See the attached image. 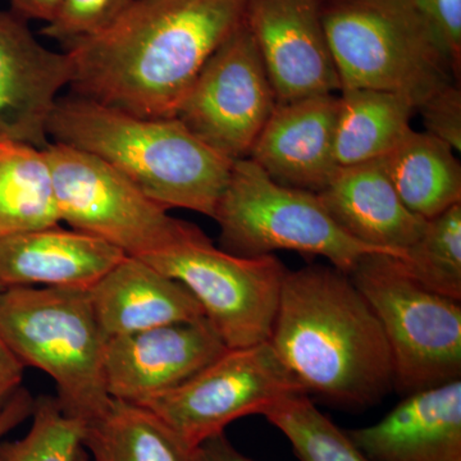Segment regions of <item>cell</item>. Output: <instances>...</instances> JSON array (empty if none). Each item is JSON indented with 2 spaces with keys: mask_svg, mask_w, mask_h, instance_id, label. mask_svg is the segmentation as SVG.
Listing matches in <instances>:
<instances>
[{
  "mask_svg": "<svg viewBox=\"0 0 461 461\" xmlns=\"http://www.w3.org/2000/svg\"><path fill=\"white\" fill-rule=\"evenodd\" d=\"M248 0H133L104 32L67 45L74 95L145 118H172Z\"/></svg>",
  "mask_w": 461,
  "mask_h": 461,
  "instance_id": "6da1fadb",
  "label": "cell"
},
{
  "mask_svg": "<svg viewBox=\"0 0 461 461\" xmlns=\"http://www.w3.org/2000/svg\"><path fill=\"white\" fill-rule=\"evenodd\" d=\"M268 342L309 397L357 409L393 390L384 330L350 276L330 264L287 269Z\"/></svg>",
  "mask_w": 461,
  "mask_h": 461,
  "instance_id": "7a4b0ae2",
  "label": "cell"
},
{
  "mask_svg": "<svg viewBox=\"0 0 461 461\" xmlns=\"http://www.w3.org/2000/svg\"><path fill=\"white\" fill-rule=\"evenodd\" d=\"M50 138L99 158L168 211L213 218L232 171L176 117H139L77 95L58 99Z\"/></svg>",
  "mask_w": 461,
  "mask_h": 461,
  "instance_id": "3957f363",
  "label": "cell"
},
{
  "mask_svg": "<svg viewBox=\"0 0 461 461\" xmlns=\"http://www.w3.org/2000/svg\"><path fill=\"white\" fill-rule=\"evenodd\" d=\"M321 16L341 90L391 91L418 108L460 81L414 0H324Z\"/></svg>",
  "mask_w": 461,
  "mask_h": 461,
  "instance_id": "277c9868",
  "label": "cell"
},
{
  "mask_svg": "<svg viewBox=\"0 0 461 461\" xmlns=\"http://www.w3.org/2000/svg\"><path fill=\"white\" fill-rule=\"evenodd\" d=\"M0 339L21 363L47 373L60 408L87 423L107 406V339L89 290L41 286L0 291Z\"/></svg>",
  "mask_w": 461,
  "mask_h": 461,
  "instance_id": "5b68a950",
  "label": "cell"
},
{
  "mask_svg": "<svg viewBox=\"0 0 461 461\" xmlns=\"http://www.w3.org/2000/svg\"><path fill=\"white\" fill-rule=\"evenodd\" d=\"M213 220L220 249L236 257L297 251L326 258L348 275L366 254H384L346 233L317 194L273 181L249 158L233 162Z\"/></svg>",
  "mask_w": 461,
  "mask_h": 461,
  "instance_id": "8992f818",
  "label": "cell"
},
{
  "mask_svg": "<svg viewBox=\"0 0 461 461\" xmlns=\"http://www.w3.org/2000/svg\"><path fill=\"white\" fill-rule=\"evenodd\" d=\"M348 276L386 336L393 390L406 396L461 379L460 302L420 286L387 254H366Z\"/></svg>",
  "mask_w": 461,
  "mask_h": 461,
  "instance_id": "52a82bcc",
  "label": "cell"
},
{
  "mask_svg": "<svg viewBox=\"0 0 461 461\" xmlns=\"http://www.w3.org/2000/svg\"><path fill=\"white\" fill-rule=\"evenodd\" d=\"M50 163L60 223L95 236L127 257L145 258L208 239L195 224L172 217L168 209L95 156L50 141Z\"/></svg>",
  "mask_w": 461,
  "mask_h": 461,
  "instance_id": "ba28073f",
  "label": "cell"
},
{
  "mask_svg": "<svg viewBox=\"0 0 461 461\" xmlns=\"http://www.w3.org/2000/svg\"><path fill=\"white\" fill-rule=\"evenodd\" d=\"M142 259L190 291L227 348L268 342L287 272L278 258L232 256L205 239Z\"/></svg>",
  "mask_w": 461,
  "mask_h": 461,
  "instance_id": "9c48e42d",
  "label": "cell"
},
{
  "mask_svg": "<svg viewBox=\"0 0 461 461\" xmlns=\"http://www.w3.org/2000/svg\"><path fill=\"white\" fill-rule=\"evenodd\" d=\"M304 393L269 342L227 348L180 386L141 403L196 448L229 424Z\"/></svg>",
  "mask_w": 461,
  "mask_h": 461,
  "instance_id": "30bf717a",
  "label": "cell"
},
{
  "mask_svg": "<svg viewBox=\"0 0 461 461\" xmlns=\"http://www.w3.org/2000/svg\"><path fill=\"white\" fill-rule=\"evenodd\" d=\"M276 104L262 57L242 23L206 60L175 117L235 162L249 157Z\"/></svg>",
  "mask_w": 461,
  "mask_h": 461,
  "instance_id": "8fae6325",
  "label": "cell"
},
{
  "mask_svg": "<svg viewBox=\"0 0 461 461\" xmlns=\"http://www.w3.org/2000/svg\"><path fill=\"white\" fill-rule=\"evenodd\" d=\"M244 23L277 103L341 90L321 0H248Z\"/></svg>",
  "mask_w": 461,
  "mask_h": 461,
  "instance_id": "7c38bea8",
  "label": "cell"
},
{
  "mask_svg": "<svg viewBox=\"0 0 461 461\" xmlns=\"http://www.w3.org/2000/svg\"><path fill=\"white\" fill-rule=\"evenodd\" d=\"M227 350L206 318L107 339L108 396L141 405L180 386Z\"/></svg>",
  "mask_w": 461,
  "mask_h": 461,
  "instance_id": "4fadbf2b",
  "label": "cell"
},
{
  "mask_svg": "<svg viewBox=\"0 0 461 461\" xmlns=\"http://www.w3.org/2000/svg\"><path fill=\"white\" fill-rule=\"evenodd\" d=\"M71 78L66 51L48 50L25 18L0 11V140L47 148L58 94Z\"/></svg>",
  "mask_w": 461,
  "mask_h": 461,
  "instance_id": "5bb4252c",
  "label": "cell"
},
{
  "mask_svg": "<svg viewBox=\"0 0 461 461\" xmlns=\"http://www.w3.org/2000/svg\"><path fill=\"white\" fill-rule=\"evenodd\" d=\"M338 108L336 94L277 103L254 142L249 159L278 184L320 193L338 169Z\"/></svg>",
  "mask_w": 461,
  "mask_h": 461,
  "instance_id": "9a60e30c",
  "label": "cell"
},
{
  "mask_svg": "<svg viewBox=\"0 0 461 461\" xmlns=\"http://www.w3.org/2000/svg\"><path fill=\"white\" fill-rule=\"evenodd\" d=\"M348 435L372 461H461V379L403 396Z\"/></svg>",
  "mask_w": 461,
  "mask_h": 461,
  "instance_id": "2e32d148",
  "label": "cell"
},
{
  "mask_svg": "<svg viewBox=\"0 0 461 461\" xmlns=\"http://www.w3.org/2000/svg\"><path fill=\"white\" fill-rule=\"evenodd\" d=\"M120 249L60 224L0 238V286L90 290L123 259Z\"/></svg>",
  "mask_w": 461,
  "mask_h": 461,
  "instance_id": "e0dca14e",
  "label": "cell"
},
{
  "mask_svg": "<svg viewBox=\"0 0 461 461\" xmlns=\"http://www.w3.org/2000/svg\"><path fill=\"white\" fill-rule=\"evenodd\" d=\"M317 195L346 233L387 256L402 258L426 227L403 205L381 159L338 167Z\"/></svg>",
  "mask_w": 461,
  "mask_h": 461,
  "instance_id": "ac0fdd59",
  "label": "cell"
},
{
  "mask_svg": "<svg viewBox=\"0 0 461 461\" xmlns=\"http://www.w3.org/2000/svg\"><path fill=\"white\" fill-rule=\"evenodd\" d=\"M89 295L107 339L205 318L195 297L181 282L142 258L124 257L90 288Z\"/></svg>",
  "mask_w": 461,
  "mask_h": 461,
  "instance_id": "d6986e66",
  "label": "cell"
},
{
  "mask_svg": "<svg viewBox=\"0 0 461 461\" xmlns=\"http://www.w3.org/2000/svg\"><path fill=\"white\" fill-rule=\"evenodd\" d=\"M455 153L435 136L411 129L381 160L403 205L429 221L461 203V166Z\"/></svg>",
  "mask_w": 461,
  "mask_h": 461,
  "instance_id": "ffe728a7",
  "label": "cell"
},
{
  "mask_svg": "<svg viewBox=\"0 0 461 461\" xmlns=\"http://www.w3.org/2000/svg\"><path fill=\"white\" fill-rule=\"evenodd\" d=\"M83 426L81 445L93 461H195V448L138 403L111 399Z\"/></svg>",
  "mask_w": 461,
  "mask_h": 461,
  "instance_id": "44dd1931",
  "label": "cell"
},
{
  "mask_svg": "<svg viewBox=\"0 0 461 461\" xmlns=\"http://www.w3.org/2000/svg\"><path fill=\"white\" fill-rule=\"evenodd\" d=\"M417 105L402 94L372 89L339 90L335 126L338 167L382 159L411 129Z\"/></svg>",
  "mask_w": 461,
  "mask_h": 461,
  "instance_id": "7402d4cb",
  "label": "cell"
},
{
  "mask_svg": "<svg viewBox=\"0 0 461 461\" xmlns=\"http://www.w3.org/2000/svg\"><path fill=\"white\" fill-rule=\"evenodd\" d=\"M60 224L44 149L0 140V238Z\"/></svg>",
  "mask_w": 461,
  "mask_h": 461,
  "instance_id": "603a6c76",
  "label": "cell"
},
{
  "mask_svg": "<svg viewBox=\"0 0 461 461\" xmlns=\"http://www.w3.org/2000/svg\"><path fill=\"white\" fill-rule=\"evenodd\" d=\"M397 260L420 286L460 302L461 203L427 221L420 238Z\"/></svg>",
  "mask_w": 461,
  "mask_h": 461,
  "instance_id": "cb8c5ba5",
  "label": "cell"
},
{
  "mask_svg": "<svg viewBox=\"0 0 461 461\" xmlns=\"http://www.w3.org/2000/svg\"><path fill=\"white\" fill-rule=\"evenodd\" d=\"M263 417L284 433L300 461H372L305 393L281 400Z\"/></svg>",
  "mask_w": 461,
  "mask_h": 461,
  "instance_id": "d4e9b609",
  "label": "cell"
},
{
  "mask_svg": "<svg viewBox=\"0 0 461 461\" xmlns=\"http://www.w3.org/2000/svg\"><path fill=\"white\" fill-rule=\"evenodd\" d=\"M25 436L0 439V461H76L83 447V423L60 408L57 397L35 400Z\"/></svg>",
  "mask_w": 461,
  "mask_h": 461,
  "instance_id": "484cf974",
  "label": "cell"
},
{
  "mask_svg": "<svg viewBox=\"0 0 461 461\" xmlns=\"http://www.w3.org/2000/svg\"><path fill=\"white\" fill-rule=\"evenodd\" d=\"M133 0H63L56 16L41 35L65 47L104 32L118 20Z\"/></svg>",
  "mask_w": 461,
  "mask_h": 461,
  "instance_id": "4316f807",
  "label": "cell"
},
{
  "mask_svg": "<svg viewBox=\"0 0 461 461\" xmlns=\"http://www.w3.org/2000/svg\"><path fill=\"white\" fill-rule=\"evenodd\" d=\"M426 132L461 151V90L459 83L445 85L418 105Z\"/></svg>",
  "mask_w": 461,
  "mask_h": 461,
  "instance_id": "83f0119b",
  "label": "cell"
},
{
  "mask_svg": "<svg viewBox=\"0 0 461 461\" xmlns=\"http://www.w3.org/2000/svg\"><path fill=\"white\" fill-rule=\"evenodd\" d=\"M444 44L455 75L461 71V0H414Z\"/></svg>",
  "mask_w": 461,
  "mask_h": 461,
  "instance_id": "f1b7e54d",
  "label": "cell"
},
{
  "mask_svg": "<svg viewBox=\"0 0 461 461\" xmlns=\"http://www.w3.org/2000/svg\"><path fill=\"white\" fill-rule=\"evenodd\" d=\"M26 366L0 339V412L23 387Z\"/></svg>",
  "mask_w": 461,
  "mask_h": 461,
  "instance_id": "f546056e",
  "label": "cell"
},
{
  "mask_svg": "<svg viewBox=\"0 0 461 461\" xmlns=\"http://www.w3.org/2000/svg\"><path fill=\"white\" fill-rule=\"evenodd\" d=\"M35 399L26 388L21 387L0 412V439L32 417Z\"/></svg>",
  "mask_w": 461,
  "mask_h": 461,
  "instance_id": "4dcf8cb0",
  "label": "cell"
},
{
  "mask_svg": "<svg viewBox=\"0 0 461 461\" xmlns=\"http://www.w3.org/2000/svg\"><path fill=\"white\" fill-rule=\"evenodd\" d=\"M195 461H256L240 453L223 433L205 439L195 448Z\"/></svg>",
  "mask_w": 461,
  "mask_h": 461,
  "instance_id": "1f68e13d",
  "label": "cell"
},
{
  "mask_svg": "<svg viewBox=\"0 0 461 461\" xmlns=\"http://www.w3.org/2000/svg\"><path fill=\"white\" fill-rule=\"evenodd\" d=\"M12 11L18 16L29 20L44 21L50 23L56 16L58 9L63 0H9Z\"/></svg>",
  "mask_w": 461,
  "mask_h": 461,
  "instance_id": "d6a6232c",
  "label": "cell"
},
{
  "mask_svg": "<svg viewBox=\"0 0 461 461\" xmlns=\"http://www.w3.org/2000/svg\"><path fill=\"white\" fill-rule=\"evenodd\" d=\"M76 461H93L90 459L89 455H87L86 451L84 450L83 447L78 451L77 459Z\"/></svg>",
  "mask_w": 461,
  "mask_h": 461,
  "instance_id": "836d02e7",
  "label": "cell"
},
{
  "mask_svg": "<svg viewBox=\"0 0 461 461\" xmlns=\"http://www.w3.org/2000/svg\"><path fill=\"white\" fill-rule=\"evenodd\" d=\"M2 290H3V287H2V286H0V291H2Z\"/></svg>",
  "mask_w": 461,
  "mask_h": 461,
  "instance_id": "e575fe53",
  "label": "cell"
},
{
  "mask_svg": "<svg viewBox=\"0 0 461 461\" xmlns=\"http://www.w3.org/2000/svg\"><path fill=\"white\" fill-rule=\"evenodd\" d=\"M321 2H324V0H321Z\"/></svg>",
  "mask_w": 461,
  "mask_h": 461,
  "instance_id": "d590c367",
  "label": "cell"
}]
</instances>
